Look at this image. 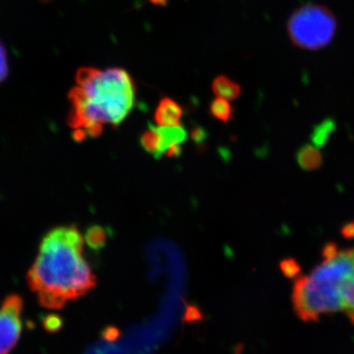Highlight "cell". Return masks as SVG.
<instances>
[{"mask_svg":"<svg viewBox=\"0 0 354 354\" xmlns=\"http://www.w3.org/2000/svg\"><path fill=\"white\" fill-rule=\"evenodd\" d=\"M102 339H106L108 342H115L116 339H120V330L113 326H109V327L104 328L102 332Z\"/></svg>","mask_w":354,"mask_h":354,"instance_id":"obj_18","label":"cell"},{"mask_svg":"<svg viewBox=\"0 0 354 354\" xmlns=\"http://www.w3.org/2000/svg\"><path fill=\"white\" fill-rule=\"evenodd\" d=\"M279 269H281L283 276L288 279L297 278L298 276H300V271H301L299 263L293 258L281 261V264H279Z\"/></svg>","mask_w":354,"mask_h":354,"instance_id":"obj_12","label":"cell"},{"mask_svg":"<svg viewBox=\"0 0 354 354\" xmlns=\"http://www.w3.org/2000/svg\"><path fill=\"white\" fill-rule=\"evenodd\" d=\"M333 128H334V125L330 124V123L317 127L313 136H312V141H313V143L318 147L324 145L328 138H329L330 134L332 133Z\"/></svg>","mask_w":354,"mask_h":354,"instance_id":"obj_13","label":"cell"},{"mask_svg":"<svg viewBox=\"0 0 354 354\" xmlns=\"http://www.w3.org/2000/svg\"><path fill=\"white\" fill-rule=\"evenodd\" d=\"M297 160L304 171H316L323 165V155L317 147L304 145L297 151Z\"/></svg>","mask_w":354,"mask_h":354,"instance_id":"obj_7","label":"cell"},{"mask_svg":"<svg viewBox=\"0 0 354 354\" xmlns=\"http://www.w3.org/2000/svg\"><path fill=\"white\" fill-rule=\"evenodd\" d=\"M181 153V147L180 145H174L169 147V150L165 152V155H167V157L174 158L178 157Z\"/></svg>","mask_w":354,"mask_h":354,"instance_id":"obj_20","label":"cell"},{"mask_svg":"<svg viewBox=\"0 0 354 354\" xmlns=\"http://www.w3.org/2000/svg\"><path fill=\"white\" fill-rule=\"evenodd\" d=\"M44 328L50 332H57L62 327V320L60 317L50 315L46 317L44 322Z\"/></svg>","mask_w":354,"mask_h":354,"instance_id":"obj_16","label":"cell"},{"mask_svg":"<svg viewBox=\"0 0 354 354\" xmlns=\"http://www.w3.org/2000/svg\"><path fill=\"white\" fill-rule=\"evenodd\" d=\"M23 299L8 295L0 308V353H7L17 344L22 330Z\"/></svg>","mask_w":354,"mask_h":354,"instance_id":"obj_5","label":"cell"},{"mask_svg":"<svg viewBox=\"0 0 354 354\" xmlns=\"http://www.w3.org/2000/svg\"><path fill=\"white\" fill-rule=\"evenodd\" d=\"M339 248L335 242H328L322 249V257L324 261L333 259L339 253Z\"/></svg>","mask_w":354,"mask_h":354,"instance_id":"obj_17","label":"cell"},{"mask_svg":"<svg viewBox=\"0 0 354 354\" xmlns=\"http://www.w3.org/2000/svg\"><path fill=\"white\" fill-rule=\"evenodd\" d=\"M209 113L216 120L223 121V123L230 122L234 118V108L228 100L223 97H216L215 101L209 106Z\"/></svg>","mask_w":354,"mask_h":354,"instance_id":"obj_10","label":"cell"},{"mask_svg":"<svg viewBox=\"0 0 354 354\" xmlns=\"http://www.w3.org/2000/svg\"><path fill=\"white\" fill-rule=\"evenodd\" d=\"M141 145L147 152L152 153L155 158H160L162 155V139L158 127H150L143 133L141 137Z\"/></svg>","mask_w":354,"mask_h":354,"instance_id":"obj_9","label":"cell"},{"mask_svg":"<svg viewBox=\"0 0 354 354\" xmlns=\"http://www.w3.org/2000/svg\"><path fill=\"white\" fill-rule=\"evenodd\" d=\"M212 90L216 97H223L228 101L236 100L241 94V86L232 81V79L223 75L215 78L213 85H212Z\"/></svg>","mask_w":354,"mask_h":354,"instance_id":"obj_8","label":"cell"},{"mask_svg":"<svg viewBox=\"0 0 354 354\" xmlns=\"http://www.w3.org/2000/svg\"><path fill=\"white\" fill-rule=\"evenodd\" d=\"M183 109L174 100L164 97L160 100L155 113L156 122L160 127H176L180 124Z\"/></svg>","mask_w":354,"mask_h":354,"instance_id":"obj_6","label":"cell"},{"mask_svg":"<svg viewBox=\"0 0 354 354\" xmlns=\"http://www.w3.org/2000/svg\"><path fill=\"white\" fill-rule=\"evenodd\" d=\"M108 236L109 234L106 228L101 227V225H93V227L88 228L87 232H86L85 241L91 249L99 251L106 246Z\"/></svg>","mask_w":354,"mask_h":354,"instance_id":"obj_11","label":"cell"},{"mask_svg":"<svg viewBox=\"0 0 354 354\" xmlns=\"http://www.w3.org/2000/svg\"><path fill=\"white\" fill-rule=\"evenodd\" d=\"M341 234L344 239H354V221H349L342 227Z\"/></svg>","mask_w":354,"mask_h":354,"instance_id":"obj_19","label":"cell"},{"mask_svg":"<svg viewBox=\"0 0 354 354\" xmlns=\"http://www.w3.org/2000/svg\"><path fill=\"white\" fill-rule=\"evenodd\" d=\"M203 315L200 309L195 305L189 304L186 307L185 315H184V322L193 323L201 321Z\"/></svg>","mask_w":354,"mask_h":354,"instance_id":"obj_15","label":"cell"},{"mask_svg":"<svg viewBox=\"0 0 354 354\" xmlns=\"http://www.w3.org/2000/svg\"><path fill=\"white\" fill-rule=\"evenodd\" d=\"M353 257V248L339 250L333 259L317 266L309 276L297 277L291 298L300 320L314 322L324 314L344 310L339 292V279Z\"/></svg>","mask_w":354,"mask_h":354,"instance_id":"obj_3","label":"cell"},{"mask_svg":"<svg viewBox=\"0 0 354 354\" xmlns=\"http://www.w3.org/2000/svg\"><path fill=\"white\" fill-rule=\"evenodd\" d=\"M8 75V60L6 46L0 41V83L3 82Z\"/></svg>","mask_w":354,"mask_h":354,"instance_id":"obj_14","label":"cell"},{"mask_svg":"<svg viewBox=\"0 0 354 354\" xmlns=\"http://www.w3.org/2000/svg\"><path fill=\"white\" fill-rule=\"evenodd\" d=\"M77 86L70 90L67 122L87 137L102 134V127H116L131 113L135 104V84L121 68L102 70L82 67L77 71Z\"/></svg>","mask_w":354,"mask_h":354,"instance_id":"obj_2","label":"cell"},{"mask_svg":"<svg viewBox=\"0 0 354 354\" xmlns=\"http://www.w3.org/2000/svg\"><path fill=\"white\" fill-rule=\"evenodd\" d=\"M286 29L293 46L317 51L332 43L337 31V19L329 7L307 3L291 13Z\"/></svg>","mask_w":354,"mask_h":354,"instance_id":"obj_4","label":"cell"},{"mask_svg":"<svg viewBox=\"0 0 354 354\" xmlns=\"http://www.w3.org/2000/svg\"><path fill=\"white\" fill-rule=\"evenodd\" d=\"M149 1H150L151 3H153V6H167V1H169V0H149Z\"/></svg>","mask_w":354,"mask_h":354,"instance_id":"obj_21","label":"cell"},{"mask_svg":"<svg viewBox=\"0 0 354 354\" xmlns=\"http://www.w3.org/2000/svg\"><path fill=\"white\" fill-rule=\"evenodd\" d=\"M83 244L74 225L53 228L44 237L27 279L44 308L62 309L95 288V274L83 258Z\"/></svg>","mask_w":354,"mask_h":354,"instance_id":"obj_1","label":"cell"}]
</instances>
